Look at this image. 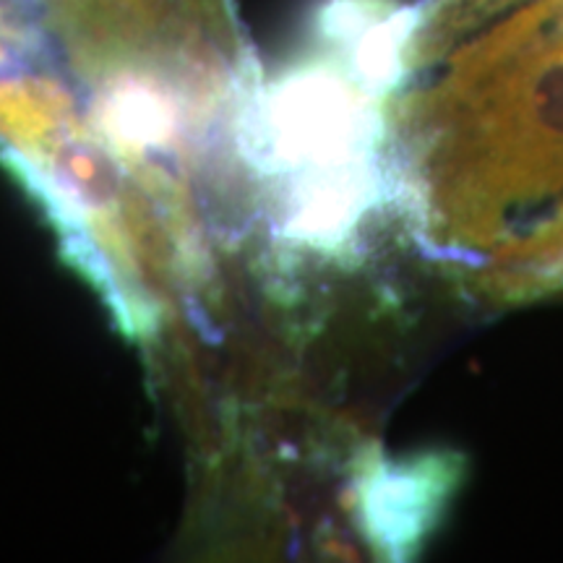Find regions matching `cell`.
<instances>
[{"mask_svg": "<svg viewBox=\"0 0 563 563\" xmlns=\"http://www.w3.org/2000/svg\"><path fill=\"white\" fill-rule=\"evenodd\" d=\"M350 91L323 70L298 74L274 95L269 121L282 152H329L347 141L352 123Z\"/></svg>", "mask_w": 563, "mask_h": 563, "instance_id": "cell-1", "label": "cell"}, {"mask_svg": "<svg viewBox=\"0 0 563 563\" xmlns=\"http://www.w3.org/2000/svg\"><path fill=\"white\" fill-rule=\"evenodd\" d=\"M102 121L118 139L136 146H152L170 131V108L159 91L125 81L104 97Z\"/></svg>", "mask_w": 563, "mask_h": 563, "instance_id": "cell-2", "label": "cell"}, {"mask_svg": "<svg viewBox=\"0 0 563 563\" xmlns=\"http://www.w3.org/2000/svg\"><path fill=\"white\" fill-rule=\"evenodd\" d=\"M530 110L543 129L563 133V63H548L532 79Z\"/></svg>", "mask_w": 563, "mask_h": 563, "instance_id": "cell-3", "label": "cell"}]
</instances>
